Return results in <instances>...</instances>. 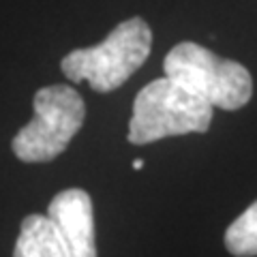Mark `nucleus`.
I'll return each mask as SVG.
<instances>
[{"label": "nucleus", "instance_id": "1", "mask_svg": "<svg viewBox=\"0 0 257 257\" xmlns=\"http://www.w3.org/2000/svg\"><path fill=\"white\" fill-rule=\"evenodd\" d=\"M212 105L172 77H159L142 88L133 101L128 142L144 146L163 138L206 133L212 122Z\"/></svg>", "mask_w": 257, "mask_h": 257}, {"label": "nucleus", "instance_id": "2", "mask_svg": "<svg viewBox=\"0 0 257 257\" xmlns=\"http://www.w3.org/2000/svg\"><path fill=\"white\" fill-rule=\"evenodd\" d=\"M152 30L142 18H131L94 47L73 50L62 58V73L71 82H88L96 92L120 88L150 56Z\"/></svg>", "mask_w": 257, "mask_h": 257}, {"label": "nucleus", "instance_id": "3", "mask_svg": "<svg viewBox=\"0 0 257 257\" xmlns=\"http://www.w3.org/2000/svg\"><path fill=\"white\" fill-rule=\"evenodd\" d=\"M165 75L202 96L212 107L234 111L253 94V79L244 64L227 60L193 41L172 47L163 62Z\"/></svg>", "mask_w": 257, "mask_h": 257}, {"label": "nucleus", "instance_id": "4", "mask_svg": "<svg viewBox=\"0 0 257 257\" xmlns=\"http://www.w3.org/2000/svg\"><path fill=\"white\" fill-rule=\"evenodd\" d=\"M35 118L13 138L11 148L24 163H45L67 150L86 118L84 99L71 86H45L35 94Z\"/></svg>", "mask_w": 257, "mask_h": 257}, {"label": "nucleus", "instance_id": "5", "mask_svg": "<svg viewBox=\"0 0 257 257\" xmlns=\"http://www.w3.org/2000/svg\"><path fill=\"white\" fill-rule=\"evenodd\" d=\"M47 216L62 234L71 257H96L92 199L86 191H60L50 202Z\"/></svg>", "mask_w": 257, "mask_h": 257}, {"label": "nucleus", "instance_id": "6", "mask_svg": "<svg viewBox=\"0 0 257 257\" xmlns=\"http://www.w3.org/2000/svg\"><path fill=\"white\" fill-rule=\"evenodd\" d=\"M13 257H71L69 246L47 214H28L22 221Z\"/></svg>", "mask_w": 257, "mask_h": 257}, {"label": "nucleus", "instance_id": "7", "mask_svg": "<svg viewBox=\"0 0 257 257\" xmlns=\"http://www.w3.org/2000/svg\"><path fill=\"white\" fill-rule=\"evenodd\" d=\"M225 246L236 257L257 255V202L251 204L225 231Z\"/></svg>", "mask_w": 257, "mask_h": 257}, {"label": "nucleus", "instance_id": "8", "mask_svg": "<svg viewBox=\"0 0 257 257\" xmlns=\"http://www.w3.org/2000/svg\"><path fill=\"white\" fill-rule=\"evenodd\" d=\"M142 167H144V161H142V159L133 161V170H142Z\"/></svg>", "mask_w": 257, "mask_h": 257}]
</instances>
